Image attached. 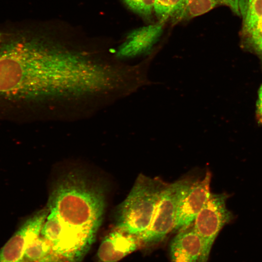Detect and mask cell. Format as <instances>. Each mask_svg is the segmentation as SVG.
Returning a JSON list of instances; mask_svg holds the SVG:
<instances>
[{
    "label": "cell",
    "mask_w": 262,
    "mask_h": 262,
    "mask_svg": "<svg viewBox=\"0 0 262 262\" xmlns=\"http://www.w3.org/2000/svg\"><path fill=\"white\" fill-rule=\"evenodd\" d=\"M23 33L0 42V99L11 103L76 100L92 91L93 60L85 52Z\"/></svg>",
    "instance_id": "cell-1"
},
{
    "label": "cell",
    "mask_w": 262,
    "mask_h": 262,
    "mask_svg": "<svg viewBox=\"0 0 262 262\" xmlns=\"http://www.w3.org/2000/svg\"><path fill=\"white\" fill-rule=\"evenodd\" d=\"M104 198L98 186L71 173L57 183L47 208L64 229L93 243L102 222Z\"/></svg>",
    "instance_id": "cell-2"
},
{
    "label": "cell",
    "mask_w": 262,
    "mask_h": 262,
    "mask_svg": "<svg viewBox=\"0 0 262 262\" xmlns=\"http://www.w3.org/2000/svg\"><path fill=\"white\" fill-rule=\"evenodd\" d=\"M167 184L143 174L137 177L117 212L116 228L138 236L150 226L160 196Z\"/></svg>",
    "instance_id": "cell-3"
},
{
    "label": "cell",
    "mask_w": 262,
    "mask_h": 262,
    "mask_svg": "<svg viewBox=\"0 0 262 262\" xmlns=\"http://www.w3.org/2000/svg\"><path fill=\"white\" fill-rule=\"evenodd\" d=\"M194 181L185 178L167 184L160 196L150 226L137 236L140 245L156 244L174 229L179 205Z\"/></svg>",
    "instance_id": "cell-4"
},
{
    "label": "cell",
    "mask_w": 262,
    "mask_h": 262,
    "mask_svg": "<svg viewBox=\"0 0 262 262\" xmlns=\"http://www.w3.org/2000/svg\"><path fill=\"white\" fill-rule=\"evenodd\" d=\"M229 196L226 193H211L193 222V228L202 243L198 262H208L212 246L220 231L234 219V215L226 206Z\"/></svg>",
    "instance_id": "cell-5"
},
{
    "label": "cell",
    "mask_w": 262,
    "mask_h": 262,
    "mask_svg": "<svg viewBox=\"0 0 262 262\" xmlns=\"http://www.w3.org/2000/svg\"><path fill=\"white\" fill-rule=\"evenodd\" d=\"M164 21L158 20L130 32L116 52L118 60L147 58L153 56V51L163 33Z\"/></svg>",
    "instance_id": "cell-6"
},
{
    "label": "cell",
    "mask_w": 262,
    "mask_h": 262,
    "mask_svg": "<svg viewBox=\"0 0 262 262\" xmlns=\"http://www.w3.org/2000/svg\"><path fill=\"white\" fill-rule=\"evenodd\" d=\"M46 208L28 218L0 250V262H22L29 244L41 235L49 214Z\"/></svg>",
    "instance_id": "cell-7"
},
{
    "label": "cell",
    "mask_w": 262,
    "mask_h": 262,
    "mask_svg": "<svg viewBox=\"0 0 262 262\" xmlns=\"http://www.w3.org/2000/svg\"><path fill=\"white\" fill-rule=\"evenodd\" d=\"M211 173L207 171L202 180L192 184L179 205L174 229L180 230L193 223L211 194Z\"/></svg>",
    "instance_id": "cell-8"
},
{
    "label": "cell",
    "mask_w": 262,
    "mask_h": 262,
    "mask_svg": "<svg viewBox=\"0 0 262 262\" xmlns=\"http://www.w3.org/2000/svg\"><path fill=\"white\" fill-rule=\"evenodd\" d=\"M140 245L136 236L115 228L102 241L97 258L99 262H117L136 250Z\"/></svg>",
    "instance_id": "cell-9"
},
{
    "label": "cell",
    "mask_w": 262,
    "mask_h": 262,
    "mask_svg": "<svg viewBox=\"0 0 262 262\" xmlns=\"http://www.w3.org/2000/svg\"><path fill=\"white\" fill-rule=\"evenodd\" d=\"M170 248L172 262H198L202 243L193 226H189L180 230Z\"/></svg>",
    "instance_id": "cell-10"
},
{
    "label": "cell",
    "mask_w": 262,
    "mask_h": 262,
    "mask_svg": "<svg viewBox=\"0 0 262 262\" xmlns=\"http://www.w3.org/2000/svg\"><path fill=\"white\" fill-rule=\"evenodd\" d=\"M154 12L159 20L165 21L168 18H184V0H155Z\"/></svg>",
    "instance_id": "cell-11"
},
{
    "label": "cell",
    "mask_w": 262,
    "mask_h": 262,
    "mask_svg": "<svg viewBox=\"0 0 262 262\" xmlns=\"http://www.w3.org/2000/svg\"><path fill=\"white\" fill-rule=\"evenodd\" d=\"M50 253V245L40 235L29 244L22 262H46Z\"/></svg>",
    "instance_id": "cell-12"
},
{
    "label": "cell",
    "mask_w": 262,
    "mask_h": 262,
    "mask_svg": "<svg viewBox=\"0 0 262 262\" xmlns=\"http://www.w3.org/2000/svg\"><path fill=\"white\" fill-rule=\"evenodd\" d=\"M239 7L245 32L262 20V0H240Z\"/></svg>",
    "instance_id": "cell-13"
},
{
    "label": "cell",
    "mask_w": 262,
    "mask_h": 262,
    "mask_svg": "<svg viewBox=\"0 0 262 262\" xmlns=\"http://www.w3.org/2000/svg\"><path fill=\"white\" fill-rule=\"evenodd\" d=\"M184 18L187 19L205 14L220 3L217 0H184Z\"/></svg>",
    "instance_id": "cell-14"
},
{
    "label": "cell",
    "mask_w": 262,
    "mask_h": 262,
    "mask_svg": "<svg viewBox=\"0 0 262 262\" xmlns=\"http://www.w3.org/2000/svg\"><path fill=\"white\" fill-rule=\"evenodd\" d=\"M127 6L133 12L147 20H150L155 0H123Z\"/></svg>",
    "instance_id": "cell-15"
},
{
    "label": "cell",
    "mask_w": 262,
    "mask_h": 262,
    "mask_svg": "<svg viewBox=\"0 0 262 262\" xmlns=\"http://www.w3.org/2000/svg\"><path fill=\"white\" fill-rule=\"evenodd\" d=\"M245 32L248 37L262 38V20L257 22Z\"/></svg>",
    "instance_id": "cell-16"
},
{
    "label": "cell",
    "mask_w": 262,
    "mask_h": 262,
    "mask_svg": "<svg viewBox=\"0 0 262 262\" xmlns=\"http://www.w3.org/2000/svg\"><path fill=\"white\" fill-rule=\"evenodd\" d=\"M248 41L250 46L262 58V38L248 37Z\"/></svg>",
    "instance_id": "cell-17"
},
{
    "label": "cell",
    "mask_w": 262,
    "mask_h": 262,
    "mask_svg": "<svg viewBox=\"0 0 262 262\" xmlns=\"http://www.w3.org/2000/svg\"><path fill=\"white\" fill-rule=\"evenodd\" d=\"M220 3L229 7L236 14L240 15V0H217Z\"/></svg>",
    "instance_id": "cell-18"
},
{
    "label": "cell",
    "mask_w": 262,
    "mask_h": 262,
    "mask_svg": "<svg viewBox=\"0 0 262 262\" xmlns=\"http://www.w3.org/2000/svg\"><path fill=\"white\" fill-rule=\"evenodd\" d=\"M257 109L258 114L262 119V85L259 90Z\"/></svg>",
    "instance_id": "cell-19"
},
{
    "label": "cell",
    "mask_w": 262,
    "mask_h": 262,
    "mask_svg": "<svg viewBox=\"0 0 262 262\" xmlns=\"http://www.w3.org/2000/svg\"><path fill=\"white\" fill-rule=\"evenodd\" d=\"M3 35V34L1 33L0 32V42H1V41L2 39Z\"/></svg>",
    "instance_id": "cell-20"
}]
</instances>
